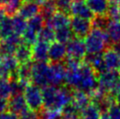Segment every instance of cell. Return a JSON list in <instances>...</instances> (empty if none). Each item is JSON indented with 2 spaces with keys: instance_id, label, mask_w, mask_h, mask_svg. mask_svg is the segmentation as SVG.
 Masks as SVG:
<instances>
[{
  "instance_id": "41",
  "label": "cell",
  "mask_w": 120,
  "mask_h": 119,
  "mask_svg": "<svg viewBox=\"0 0 120 119\" xmlns=\"http://www.w3.org/2000/svg\"><path fill=\"white\" fill-rule=\"evenodd\" d=\"M0 119H19V116L10 110H6L0 114Z\"/></svg>"
},
{
  "instance_id": "42",
  "label": "cell",
  "mask_w": 120,
  "mask_h": 119,
  "mask_svg": "<svg viewBox=\"0 0 120 119\" xmlns=\"http://www.w3.org/2000/svg\"><path fill=\"white\" fill-rule=\"evenodd\" d=\"M8 105H9V101L5 98L0 97V114L6 111V109H8Z\"/></svg>"
},
{
  "instance_id": "16",
  "label": "cell",
  "mask_w": 120,
  "mask_h": 119,
  "mask_svg": "<svg viewBox=\"0 0 120 119\" xmlns=\"http://www.w3.org/2000/svg\"><path fill=\"white\" fill-rule=\"evenodd\" d=\"M91 102L90 96L86 92L80 91V90H75L73 92L72 97V104L76 109L78 112H82L87 106H89Z\"/></svg>"
},
{
  "instance_id": "49",
  "label": "cell",
  "mask_w": 120,
  "mask_h": 119,
  "mask_svg": "<svg viewBox=\"0 0 120 119\" xmlns=\"http://www.w3.org/2000/svg\"><path fill=\"white\" fill-rule=\"evenodd\" d=\"M2 59H3V56L0 54V64H1V61H2Z\"/></svg>"
},
{
  "instance_id": "27",
  "label": "cell",
  "mask_w": 120,
  "mask_h": 119,
  "mask_svg": "<svg viewBox=\"0 0 120 119\" xmlns=\"http://www.w3.org/2000/svg\"><path fill=\"white\" fill-rule=\"evenodd\" d=\"M19 62L18 61V60L16 59V57L14 55H10V56H4L0 64V67H4V69H6L8 72L11 74H13L14 72H16L17 69L19 67Z\"/></svg>"
},
{
  "instance_id": "30",
  "label": "cell",
  "mask_w": 120,
  "mask_h": 119,
  "mask_svg": "<svg viewBox=\"0 0 120 119\" xmlns=\"http://www.w3.org/2000/svg\"><path fill=\"white\" fill-rule=\"evenodd\" d=\"M45 24H46V22H45L43 17L38 14L37 16L27 20V29L31 30V31L39 34L41 29L44 27Z\"/></svg>"
},
{
  "instance_id": "20",
  "label": "cell",
  "mask_w": 120,
  "mask_h": 119,
  "mask_svg": "<svg viewBox=\"0 0 120 119\" xmlns=\"http://www.w3.org/2000/svg\"><path fill=\"white\" fill-rule=\"evenodd\" d=\"M90 10L97 16H105L109 9L110 2L108 0H87Z\"/></svg>"
},
{
  "instance_id": "33",
  "label": "cell",
  "mask_w": 120,
  "mask_h": 119,
  "mask_svg": "<svg viewBox=\"0 0 120 119\" xmlns=\"http://www.w3.org/2000/svg\"><path fill=\"white\" fill-rule=\"evenodd\" d=\"M11 96L12 93H11V83L8 82V80L0 79V97L8 99Z\"/></svg>"
},
{
  "instance_id": "26",
  "label": "cell",
  "mask_w": 120,
  "mask_h": 119,
  "mask_svg": "<svg viewBox=\"0 0 120 119\" xmlns=\"http://www.w3.org/2000/svg\"><path fill=\"white\" fill-rule=\"evenodd\" d=\"M74 33L70 26L62 27L55 30V40L62 44H68L73 39Z\"/></svg>"
},
{
  "instance_id": "14",
  "label": "cell",
  "mask_w": 120,
  "mask_h": 119,
  "mask_svg": "<svg viewBox=\"0 0 120 119\" xmlns=\"http://www.w3.org/2000/svg\"><path fill=\"white\" fill-rule=\"evenodd\" d=\"M40 11V5L34 0L33 1H24L21 7L18 11V14L24 18L25 19L29 20L32 18L37 16Z\"/></svg>"
},
{
  "instance_id": "22",
  "label": "cell",
  "mask_w": 120,
  "mask_h": 119,
  "mask_svg": "<svg viewBox=\"0 0 120 119\" xmlns=\"http://www.w3.org/2000/svg\"><path fill=\"white\" fill-rule=\"evenodd\" d=\"M24 0H0V6L4 8L7 16L13 17L18 14Z\"/></svg>"
},
{
  "instance_id": "35",
  "label": "cell",
  "mask_w": 120,
  "mask_h": 119,
  "mask_svg": "<svg viewBox=\"0 0 120 119\" xmlns=\"http://www.w3.org/2000/svg\"><path fill=\"white\" fill-rule=\"evenodd\" d=\"M38 37H39L38 33H34L29 29H26L22 35V39H23V42L25 44L33 46L38 41Z\"/></svg>"
},
{
  "instance_id": "15",
  "label": "cell",
  "mask_w": 120,
  "mask_h": 119,
  "mask_svg": "<svg viewBox=\"0 0 120 119\" xmlns=\"http://www.w3.org/2000/svg\"><path fill=\"white\" fill-rule=\"evenodd\" d=\"M33 60L38 62H47L48 60V51L49 45L44 41L38 40L33 47Z\"/></svg>"
},
{
  "instance_id": "32",
  "label": "cell",
  "mask_w": 120,
  "mask_h": 119,
  "mask_svg": "<svg viewBox=\"0 0 120 119\" xmlns=\"http://www.w3.org/2000/svg\"><path fill=\"white\" fill-rule=\"evenodd\" d=\"M18 46L10 42L7 40H2L0 41V54L2 56H10L15 54Z\"/></svg>"
},
{
  "instance_id": "8",
  "label": "cell",
  "mask_w": 120,
  "mask_h": 119,
  "mask_svg": "<svg viewBox=\"0 0 120 119\" xmlns=\"http://www.w3.org/2000/svg\"><path fill=\"white\" fill-rule=\"evenodd\" d=\"M67 56L75 60H82L86 57L87 49L82 39L73 38L66 46Z\"/></svg>"
},
{
  "instance_id": "46",
  "label": "cell",
  "mask_w": 120,
  "mask_h": 119,
  "mask_svg": "<svg viewBox=\"0 0 120 119\" xmlns=\"http://www.w3.org/2000/svg\"><path fill=\"white\" fill-rule=\"evenodd\" d=\"M100 119H110V116H109V115H108V113L105 112V113H102Z\"/></svg>"
},
{
  "instance_id": "5",
  "label": "cell",
  "mask_w": 120,
  "mask_h": 119,
  "mask_svg": "<svg viewBox=\"0 0 120 119\" xmlns=\"http://www.w3.org/2000/svg\"><path fill=\"white\" fill-rule=\"evenodd\" d=\"M49 70L50 65L47 62L34 61L32 67V81L34 85L40 88L49 86Z\"/></svg>"
},
{
  "instance_id": "38",
  "label": "cell",
  "mask_w": 120,
  "mask_h": 119,
  "mask_svg": "<svg viewBox=\"0 0 120 119\" xmlns=\"http://www.w3.org/2000/svg\"><path fill=\"white\" fill-rule=\"evenodd\" d=\"M54 1L56 4L57 9L65 13L69 12L71 5L74 3V0H54Z\"/></svg>"
},
{
  "instance_id": "12",
  "label": "cell",
  "mask_w": 120,
  "mask_h": 119,
  "mask_svg": "<svg viewBox=\"0 0 120 119\" xmlns=\"http://www.w3.org/2000/svg\"><path fill=\"white\" fill-rule=\"evenodd\" d=\"M103 58L107 70L120 72V53L111 47L106 49L103 53Z\"/></svg>"
},
{
  "instance_id": "34",
  "label": "cell",
  "mask_w": 120,
  "mask_h": 119,
  "mask_svg": "<svg viewBox=\"0 0 120 119\" xmlns=\"http://www.w3.org/2000/svg\"><path fill=\"white\" fill-rule=\"evenodd\" d=\"M107 17L110 20H120V11L119 4L114 2H110L109 9L107 11Z\"/></svg>"
},
{
  "instance_id": "18",
  "label": "cell",
  "mask_w": 120,
  "mask_h": 119,
  "mask_svg": "<svg viewBox=\"0 0 120 119\" xmlns=\"http://www.w3.org/2000/svg\"><path fill=\"white\" fill-rule=\"evenodd\" d=\"M85 63L89 64L97 74L106 71V67L104 64L103 54H88L85 57Z\"/></svg>"
},
{
  "instance_id": "19",
  "label": "cell",
  "mask_w": 120,
  "mask_h": 119,
  "mask_svg": "<svg viewBox=\"0 0 120 119\" xmlns=\"http://www.w3.org/2000/svg\"><path fill=\"white\" fill-rule=\"evenodd\" d=\"M14 56L16 57L19 64L31 62L33 60V49L31 46L22 43L18 46Z\"/></svg>"
},
{
  "instance_id": "40",
  "label": "cell",
  "mask_w": 120,
  "mask_h": 119,
  "mask_svg": "<svg viewBox=\"0 0 120 119\" xmlns=\"http://www.w3.org/2000/svg\"><path fill=\"white\" fill-rule=\"evenodd\" d=\"M19 119H40V116L38 112L28 109L23 114H21L19 116Z\"/></svg>"
},
{
  "instance_id": "2",
  "label": "cell",
  "mask_w": 120,
  "mask_h": 119,
  "mask_svg": "<svg viewBox=\"0 0 120 119\" xmlns=\"http://www.w3.org/2000/svg\"><path fill=\"white\" fill-rule=\"evenodd\" d=\"M44 107L46 109L61 111L72 103L73 92L68 87L49 86L42 89Z\"/></svg>"
},
{
  "instance_id": "44",
  "label": "cell",
  "mask_w": 120,
  "mask_h": 119,
  "mask_svg": "<svg viewBox=\"0 0 120 119\" xmlns=\"http://www.w3.org/2000/svg\"><path fill=\"white\" fill-rule=\"evenodd\" d=\"M6 16H7V14H6V12H5V11L4 10V8H2V7L0 6V23L5 19Z\"/></svg>"
},
{
  "instance_id": "48",
  "label": "cell",
  "mask_w": 120,
  "mask_h": 119,
  "mask_svg": "<svg viewBox=\"0 0 120 119\" xmlns=\"http://www.w3.org/2000/svg\"><path fill=\"white\" fill-rule=\"evenodd\" d=\"M114 3H117V4H120V0H111Z\"/></svg>"
},
{
  "instance_id": "7",
  "label": "cell",
  "mask_w": 120,
  "mask_h": 119,
  "mask_svg": "<svg viewBox=\"0 0 120 119\" xmlns=\"http://www.w3.org/2000/svg\"><path fill=\"white\" fill-rule=\"evenodd\" d=\"M91 20L73 17L70 21V28L73 32L74 35H75L76 38L80 39H85V37L90 33L92 27Z\"/></svg>"
},
{
  "instance_id": "36",
  "label": "cell",
  "mask_w": 120,
  "mask_h": 119,
  "mask_svg": "<svg viewBox=\"0 0 120 119\" xmlns=\"http://www.w3.org/2000/svg\"><path fill=\"white\" fill-rule=\"evenodd\" d=\"M40 119H60L61 117V111L59 110H53V109H44L40 110Z\"/></svg>"
},
{
  "instance_id": "51",
  "label": "cell",
  "mask_w": 120,
  "mask_h": 119,
  "mask_svg": "<svg viewBox=\"0 0 120 119\" xmlns=\"http://www.w3.org/2000/svg\"><path fill=\"white\" fill-rule=\"evenodd\" d=\"M119 11H120V4H119Z\"/></svg>"
},
{
  "instance_id": "50",
  "label": "cell",
  "mask_w": 120,
  "mask_h": 119,
  "mask_svg": "<svg viewBox=\"0 0 120 119\" xmlns=\"http://www.w3.org/2000/svg\"><path fill=\"white\" fill-rule=\"evenodd\" d=\"M24 1H33V0H24Z\"/></svg>"
},
{
  "instance_id": "31",
  "label": "cell",
  "mask_w": 120,
  "mask_h": 119,
  "mask_svg": "<svg viewBox=\"0 0 120 119\" xmlns=\"http://www.w3.org/2000/svg\"><path fill=\"white\" fill-rule=\"evenodd\" d=\"M101 115L102 114H101L100 110L92 103L87 106L81 112L82 119H100Z\"/></svg>"
},
{
  "instance_id": "39",
  "label": "cell",
  "mask_w": 120,
  "mask_h": 119,
  "mask_svg": "<svg viewBox=\"0 0 120 119\" xmlns=\"http://www.w3.org/2000/svg\"><path fill=\"white\" fill-rule=\"evenodd\" d=\"M107 113L110 119H120V106L114 103L109 108Z\"/></svg>"
},
{
  "instance_id": "43",
  "label": "cell",
  "mask_w": 120,
  "mask_h": 119,
  "mask_svg": "<svg viewBox=\"0 0 120 119\" xmlns=\"http://www.w3.org/2000/svg\"><path fill=\"white\" fill-rule=\"evenodd\" d=\"M60 119H80L78 114H62Z\"/></svg>"
},
{
  "instance_id": "45",
  "label": "cell",
  "mask_w": 120,
  "mask_h": 119,
  "mask_svg": "<svg viewBox=\"0 0 120 119\" xmlns=\"http://www.w3.org/2000/svg\"><path fill=\"white\" fill-rule=\"evenodd\" d=\"M112 96H113V98H114L115 103H117V104H118V105L120 106V91L117 92V94H115V95Z\"/></svg>"
},
{
  "instance_id": "37",
  "label": "cell",
  "mask_w": 120,
  "mask_h": 119,
  "mask_svg": "<svg viewBox=\"0 0 120 119\" xmlns=\"http://www.w3.org/2000/svg\"><path fill=\"white\" fill-rule=\"evenodd\" d=\"M110 19L106 16H97L93 19V27L99 28L102 30H106L108 25L110 23Z\"/></svg>"
},
{
  "instance_id": "10",
  "label": "cell",
  "mask_w": 120,
  "mask_h": 119,
  "mask_svg": "<svg viewBox=\"0 0 120 119\" xmlns=\"http://www.w3.org/2000/svg\"><path fill=\"white\" fill-rule=\"evenodd\" d=\"M69 12L74 17L82 18L85 19L93 20L95 19V14L90 10V6L84 0H76L74 1L71 5Z\"/></svg>"
},
{
  "instance_id": "11",
  "label": "cell",
  "mask_w": 120,
  "mask_h": 119,
  "mask_svg": "<svg viewBox=\"0 0 120 119\" xmlns=\"http://www.w3.org/2000/svg\"><path fill=\"white\" fill-rule=\"evenodd\" d=\"M67 56V48L65 44L60 43L58 41H53L49 45L48 51V60L52 63L62 62L66 60Z\"/></svg>"
},
{
  "instance_id": "23",
  "label": "cell",
  "mask_w": 120,
  "mask_h": 119,
  "mask_svg": "<svg viewBox=\"0 0 120 119\" xmlns=\"http://www.w3.org/2000/svg\"><path fill=\"white\" fill-rule=\"evenodd\" d=\"M57 6L54 0H46L40 4V15L43 17L45 22L57 12Z\"/></svg>"
},
{
  "instance_id": "17",
  "label": "cell",
  "mask_w": 120,
  "mask_h": 119,
  "mask_svg": "<svg viewBox=\"0 0 120 119\" xmlns=\"http://www.w3.org/2000/svg\"><path fill=\"white\" fill-rule=\"evenodd\" d=\"M70 19L68 13L62 12V11H57L50 19H48L46 22V25L50 26L52 28L54 29V31L57 29H60L62 27L70 26Z\"/></svg>"
},
{
  "instance_id": "13",
  "label": "cell",
  "mask_w": 120,
  "mask_h": 119,
  "mask_svg": "<svg viewBox=\"0 0 120 119\" xmlns=\"http://www.w3.org/2000/svg\"><path fill=\"white\" fill-rule=\"evenodd\" d=\"M8 109L10 111L17 114L19 116L28 110L29 108L23 94H19V95H14L11 96L9 100Z\"/></svg>"
},
{
  "instance_id": "4",
  "label": "cell",
  "mask_w": 120,
  "mask_h": 119,
  "mask_svg": "<svg viewBox=\"0 0 120 119\" xmlns=\"http://www.w3.org/2000/svg\"><path fill=\"white\" fill-rule=\"evenodd\" d=\"M100 92L114 96L120 91V74L118 72L106 70L98 74V88Z\"/></svg>"
},
{
  "instance_id": "25",
  "label": "cell",
  "mask_w": 120,
  "mask_h": 119,
  "mask_svg": "<svg viewBox=\"0 0 120 119\" xmlns=\"http://www.w3.org/2000/svg\"><path fill=\"white\" fill-rule=\"evenodd\" d=\"M11 21L14 33L22 36L27 29V20L19 16V14H16L13 17H11Z\"/></svg>"
},
{
  "instance_id": "21",
  "label": "cell",
  "mask_w": 120,
  "mask_h": 119,
  "mask_svg": "<svg viewBox=\"0 0 120 119\" xmlns=\"http://www.w3.org/2000/svg\"><path fill=\"white\" fill-rule=\"evenodd\" d=\"M105 32L110 42L120 43V20H110Z\"/></svg>"
},
{
  "instance_id": "47",
  "label": "cell",
  "mask_w": 120,
  "mask_h": 119,
  "mask_svg": "<svg viewBox=\"0 0 120 119\" xmlns=\"http://www.w3.org/2000/svg\"><path fill=\"white\" fill-rule=\"evenodd\" d=\"M34 1H35V2H36L37 4H41L43 3L44 1H46V0H34Z\"/></svg>"
},
{
  "instance_id": "6",
  "label": "cell",
  "mask_w": 120,
  "mask_h": 119,
  "mask_svg": "<svg viewBox=\"0 0 120 119\" xmlns=\"http://www.w3.org/2000/svg\"><path fill=\"white\" fill-rule=\"evenodd\" d=\"M24 96L26 98L29 109L40 112L44 106L42 90L40 87L34 84H29L25 89Z\"/></svg>"
},
{
  "instance_id": "9",
  "label": "cell",
  "mask_w": 120,
  "mask_h": 119,
  "mask_svg": "<svg viewBox=\"0 0 120 119\" xmlns=\"http://www.w3.org/2000/svg\"><path fill=\"white\" fill-rule=\"evenodd\" d=\"M67 74L66 66L62 62L50 64L49 70V83L52 86L59 87L65 82Z\"/></svg>"
},
{
  "instance_id": "3",
  "label": "cell",
  "mask_w": 120,
  "mask_h": 119,
  "mask_svg": "<svg viewBox=\"0 0 120 119\" xmlns=\"http://www.w3.org/2000/svg\"><path fill=\"white\" fill-rule=\"evenodd\" d=\"M84 43L88 54H100L106 50V46L110 43V40L104 30L93 27L85 37Z\"/></svg>"
},
{
  "instance_id": "1",
  "label": "cell",
  "mask_w": 120,
  "mask_h": 119,
  "mask_svg": "<svg viewBox=\"0 0 120 119\" xmlns=\"http://www.w3.org/2000/svg\"><path fill=\"white\" fill-rule=\"evenodd\" d=\"M65 82L68 88L91 95L98 88V74L91 67L83 63L78 68L67 70Z\"/></svg>"
},
{
  "instance_id": "28",
  "label": "cell",
  "mask_w": 120,
  "mask_h": 119,
  "mask_svg": "<svg viewBox=\"0 0 120 119\" xmlns=\"http://www.w3.org/2000/svg\"><path fill=\"white\" fill-rule=\"evenodd\" d=\"M38 40L44 41L47 44L53 43L55 40V31H54V29L52 28L50 26H47L45 24L44 27L39 33Z\"/></svg>"
},
{
  "instance_id": "29",
  "label": "cell",
  "mask_w": 120,
  "mask_h": 119,
  "mask_svg": "<svg viewBox=\"0 0 120 119\" xmlns=\"http://www.w3.org/2000/svg\"><path fill=\"white\" fill-rule=\"evenodd\" d=\"M13 32V27H12V21H11V17L6 16L5 19L0 23V38L2 40H4L11 36Z\"/></svg>"
},
{
  "instance_id": "24",
  "label": "cell",
  "mask_w": 120,
  "mask_h": 119,
  "mask_svg": "<svg viewBox=\"0 0 120 119\" xmlns=\"http://www.w3.org/2000/svg\"><path fill=\"white\" fill-rule=\"evenodd\" d=\"M32 67H33L32 61L20 64L19 68L17 69L18 80L26 83H30L32 81Z\"/></svg>"
}]
</instances>
